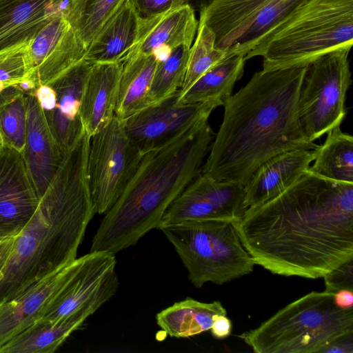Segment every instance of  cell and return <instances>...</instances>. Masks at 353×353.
<instances>
[{
  "mask_svg": "<svg viewBox=\"0 0 353 353\" xmlns=\"http://www.w3.org/2000/svg\"><path fill=\"white\" fill-rule=\"evenodd\" d=\"M235 225L256 265L279 275L323 277L353 259V183L307 170Z\"/></svg>",
  "mask_w": 353,
  "mask_h": 353,
  "instance_id": "obj_1",
  "label": "cell"
},
{
  "mask_svg": "<svg viewBox=\"0 0 353 353\" xmlns=\"http://www.w3.org/2000/svg\"><path fill=\"white\" fill-rule=\"evenodd\" d=\"M306 68L256 72L225 102L223 121L202 174L245 186L268 159L289 150L319 148L306 139L298 117Z\"/></svg>",
  "mask_w": 353,
  "mask_h": 353,
  "instance_id": "obj_2",
  "label": "cell"
},
{
  "mask_svg": "<svg viewBox=\"0 0 353 353\" xmlns=\"http://www.w3.org/2000/svg\"><path fill=\"white\" fill-rule=\"evenodd\" d=\"M90 137L64 153L32 219L15 239L0 273V305L77 259L95 214L88 176Z\"/></svg>",
  "mask_w": 353,
  "mask_h": 353,
  "instance_id": "obj_3",
  "label": "cell"
},
{
  "mask_svg": "<svg viewBox=\"0 0 353 353\" xmlns=\"http://www.w3.org/2000/svg\"><path fill=\"white\" fill-rule=\"evenodd\" d=\"M213 135L205 120L145 153L121 195L104 214L90 252L115 254L157 228L172 203L201 173Z\"/></svg>",
  "mask_w": 353,
  "mask_h": 353,
  "instance_id": "obj_4",
  "label": "cell"
},
{
  "mask_svg": "<svg viewBox=\"0 0 353 353\" xmlns=\"http://www.w3.org/2000/svg\"><path fill=\"white\" fill-rule=\"evenodd\" d=\"M353 44V0H307L246 57H263V71L307 65Z\"/></svg>",
  "mask_w": 353,
  "mask_h": 353,
  "instance_id": "obj_5",
  "label": "cell"
},
{
  "mask_svg": "<svg viewBox=\"0 0 353 353\" xmlns=\"http://www.w3.org/2000/svg\"><path fill=\"white\" fill-rule=\"evenodd\" d=\"M334 295L308 293L239 337L256 353L323 352L353 334V310L337 307Z\"/></svg>",
  "mask_w": 353,
  "mask_h": 353,
  "instance_id": "obj_6",
  "label": "cell"
},
{
  "mask_svg": "<svg viewBox=\"0 0 353 353\" xmlns=\"http://www.w3.org/2000/svg\"><path fill=\"white\" fill-rule=\"evenodd\" d=\"M173 245L196 288L222 285L250 274L255 265L243 245L235 223L196 219L159 227Z\"/></svg>",
  "mask_w": 353,
  "mask_h": 353,
  "instance_id": "obj_7",
  "label": "cell"
},
{
  "mask_svg": "<svg viewBox=\"0 0 353 353\" xmlns=\"http://www.w3.org/2000/svg\"><path fill=\"white\" fill-rule=\"evenodd\" d=\"M350 49L333 50L307 65L299 96L298 117L311 142L340 126L346 114L345 101L352 83Z\"/></svg>",
  "mask_w": 353,
  "mask_h": 353,
  "instance_id": "obj_8",
  "label": "cell"
},
{
  "mask_svg": "<svg viewBox=\"0 0 353 353\" xmlns=\"http://www.w3.org/2000/svg\"><path fill=\"white\" fill-rule=\"evenodd\" d=\"M306 1L214 0L199 13V24L212 30L216 46L228 55L245 57Z\"/></svg>",
  "mask_w": 353,
  "mask_h": 353,
  "instance_id": "obj_9",
  "label": "cell"
},
{
  "mask_svg": "<svg viewBox=\"0 0 353 353\" xmlns=\"http://www.w3.org/2000/svg\"><path fill=\"white\" fill-rule=\"evenodd\" d=\"M143 154L116 116L90 138L88 176L95 213L105 214L137 171Z\"/></svg>",
  "mask_w": 353,
  "mask_h": 353,
  "instance_id": "obj_10",
  "label": "cell"
},
{
  "mask_svg": "<svg viewBox=\"0 0 353 353\" xmlns=\"http://www.w3.org/2000/svg\"><path fill=\"white\" fill-rule=\"evenodd\" d=\"M179 95L178 90L123 121L126 134L142 154L170 143L208 120L217 108L212 102L179 104Z\"/></svg>",
  "mask_w": 353,
  "mask_h": 353,
  "instance_id": "obj_11",
  "label": "cell"
},
{
  "mask_svg": "<svg viewBox=\"0 0 353 353\" xmlns=\"http://www.w3.org/2000/svg\"><path fill=\"white\" fill-rule=\"evenodd\" d=\"M93 64L83 57L50 81L36 85L31 92L39 101L50 130L64 152L84 132L80 114L81 99Z\"/></svg>",
  "mask_w": 353,
  "mask_h": 353,
  "instance_id": "obj_12",
  "label": "cell"
},
{
  "mask_svg": "<svg viewBox=\"0 0 353 353\" xmlns=\"http://www.w3.org/2000/svg\"><path fill=\"white\" fill-rule=\"evenodd\" d=\"M248 209L244 186L199 174L172 203L158 228L196 219H221L236 223Z\"/></svg>",
  "mask_w": 353,
  "mask_h": 353,
  "instance_id": "obj_13",
  "label": "cell"
},
{
  "mask_svg": "<svg viewBox=\"0 0 353 353\" xmlns=\"http://www.w3.org/2000/svg\"><path fill=\"white\" fill-rule=\"evenodd\" d=\"M85 50L67 16L57 15L36 34L26 47V78H32L35 86L45 83L82 59Z\"/></svg>",
  "mask_w": 353,
  "mask_h": 353,
  "instance_id": "obj_14",
  "label": "cell"
},
{
  "mask_svg": "<svg viewBox=\"0 0 353 353\" xmlns=\"http://www.w3.org/2000/svg\"><path fill=\"white\" fill-rule=\"evenodd\" d=\"M39 201L22 153L3 145L0 148V239L19 235Z\"/></svg>",
  "mask_w": 353,
  "mask_h": 353,
  "instance_id": "obj_15",
  "label": "cell"
},
{
  "mask_svg": "<svg viewBox=\"0 0 353 353\" xmlns=\"http://www.w3.org/2000/svg\"><path fill=\"white\" fill-rule=\"evenodd\" d=\"M84 256L35 283L14 299L0 305V347L15 334L41 318L74 276Z\"/></svg>",
  "mask_w": 353,
  "mask_h": 353,
  "instance_id": "obj_16",
  "label": "cell"
},
{
  "mask_svg": "<svg viewBox=\"0 0 353 353\" xmlns=\"http://www.w3.org/2000/svg\"><path fill=\"white\" fill-rule=\"evenodd\" d=\"M119 281L108 285L67 318L51 323L39 319L0 347V353H52L117 292Z\"/></svg>",
  "mask_w": 353,
  "mask_h": 353,
  "instance_id": "obj_17",
  "label": "cell"
},
{
  "mask_svg": "<svg viewBox=\"0 0 353 353\" xmlns=\"http://www.w3.org/2000/svg\"><path fill=\"white\" fill-rule=\"evenodd\" d=\"M26 95L27 123L22 154L41 199L57 172L65 152L55 141L37 97L31 93Z\"/></svg>",
  "mask_w": 353,
  "mask_h": 353,
  "instance_id": "obj_18",
  "label": "cell"
},
{
  "mask_svg": "<svg viewBox=\"0 0 353 353\" xmlns=\"http://www.w3.org/2000/svg\"><path fill=\"white\" fill-rule=\"evenodd\" d=\"M316 156V150L296 149L264 161L244 186L245 205L256 207L279 196L308 170Z\"/></svg>",
  "mask_w": 353,
  "mask_h": 353,
  "instance_id": "obj_19",
  "label": "cell"
},
{
  "mask_svg": "<svg viewBox=\"0 0 353 353\" xmlns=\"http://www.w3.org/2000/svg\"><path fill=\"white\" fill-rule=\"evenodd\" d=\"M70 0H16L0 9V52L30 41L52 19L68 16Z\"/></svg>",
  "mask_w": 353,
  "mask_h": 353,
  "instance_id": "obj_20",
  "label": "cell"
},
{
  "mask_svg": "<svg viewBox=\"0 0 353 353\" xmlns=\"http://www.w3.org/2000/svg\"><path fill=\"white\" fill-rule=\"evenodd\" d=\"M198 26L195 12L188 6L140 17L136 41L122 62L137 53L150 54L152 48L160 44H167L172 49L181 45L191 47Z\"/></svg>",
  "mask_w": 353,
  "mask_h": 353,
  "instance_id": "obj_21",
  "label": "cell"
},
{
  "mask_svg": "<svg viewBox=\"0 0 353 353\" xmlns=\"http://www.w3.org/2000/svg\"><path fill=\"white\" fill-rule=\"evenodd\" d=\"M122 63H94L87 77L81 99V119L90 137L112 119Z\"/></svg>",
  "mask_w": 353,
  "mask_h": 353,
  "instance_id": "obj_22",
  "label": "cell"
},
{
  "mask_svg": "<svg viewBox=\"0 0 353 353\" xmlns=\"http://www.w3.org/2000/svg\"><path fill=\"white\" fill-rule=\"evenodd\" d=\"M139 19L134 0H124L87 47L84 58L94 63H121L136 41Z\"/></svg>",
  "mask_w": 353,
  "mask_h": 353,
  "instance_id": "obj_23",
  "label": "cell"
},
{
  "mask_svg": "<svg viewBox=\"0 0 353 353\" xmlns=\"http://www.w3.org/2000/svg\"><path fill=\"white\" fill-rule=\"evenodd\" d=\"M157 61L152 54L137 53L122 62L114 116L121 121L149 105V92Z\"/></svg>",
  "mask_w": 353,
  "mask_h": 353,
  "instance_id": "obj_24",
  "label": "cell"
},
{
  "mask_svg": "<svg viewBox=\"0 0 353 353\" xmlns=\"http://www.w3.org/2000/svg\"><path fill=\"white\" fill-rule=\"evenodd\" d=\"M246 59L242 54H232L201 76L183 95L178 103L212 102L223 105L232 96L234 85L243 74Z\"/></svg>",
  "mask_w": 353,
  "mask_h": 353,
  "instance_id": "obj_25",
  "label": "cell"
},
{
  "mask_svg": "<svg viewBox=\"0 0 353 353\" xmlns=\"http://www.w3.org/2000/svg\"><path fill=\"white\" fill-rule=\"evenodd\" d=\"M226 313L220 301L203 303L187 297L161 310L156 320L170 336L188 338L210 330L213 317Z\"/></svg>",
  "mask_w": 353,
  "mask_h": 353,
  "instance_id": "obj_26",
  "label": "cell"
},
{
  "mask_svg": "<svg viewBox=\"0 0 353 353\" xmlns=\"http://www.w3.org/2000/svg\"><path fill=\"white\" fill-rule=\"evenodd\" d=\"M316 150L314 164L308 171L327 179L353 183V137L340 126L330 130Z\"/></svg>",
  "mask_w": 353,
  "mask_h": 353,
  "instance_id": "obj_27",
  "label": "cell"
},
{
  "mask_svg": "<svg viewBox=\"0 0 353 353\" xmlns=\"http://www.w3.org/2000/svg\"><path fill=\"white\" fill-rule=\"evenodd\" d=\"M26 94L13 85L0 92V139L3 145L23 152L26 143Z\"/></svg>",
  "mask_w": 353,
  "mask_h": 353,
  "instance_id": "obj_28",
  "label": "cell"
},
{
  "mask_svg": "<svg viewBox=\"0 0 353 353\" xmlns=\"http://www.w3.org/2000/svg\"><path fill=\"white\" fill-rule=\"evenodd\" d=\"M123 1L70 0L68 20L85 49Z\"/></svg>",
  "mask_w": 353,
  "mask_h": 353,
  "instance_id": "obj_29",
  "label": "cell"
},
{
  "mask_svg": "<svg viewBox=\"0 0 353 353\" xmlns=\"http://www.w3.org/2000/svg\"><path fill=\"white\" fill-rule=\"evenodd\" d=\"M227 56L228 55L226 51L216 46L215 36L212 30L205 24H199L195 41L190 49L183 83L179 90V97L207 71Z\"/></svg>",
  "mask_w": 353,
  "mask_h": 353,
  "instance_id": "obj_30",
  "label": "cell"
},
{
  "mask_svg": "<svg viewBox=\"0 0 353 353\" xmlns=\"http://www.w3.org/2000/svg\"><path fill=\"white\" fill-rule=\"evenodd\" d=\"M191 47L179 46L163 62H157L150 92L149 105L168 97L179 90L183 83Z\"/></svg>",
  "mask_w": 353,
  "mask_h": 353,
  "instance_id": "obj_31",
  "label": "cell"
},
{
  "mask_svg": "<svg viewBox=\"0 0 353 353\" xmlns=\"http://www.w3.org/2000/svg\"><path fill=\"white\" fill-rule=\"evenodd\" d=\"M26 42L0 52V82L5 85H17L28 74Z\"/></svg>",
  "mask_w": 353,
  "mask_h": 353,
  "instance_id": "obj_32",
  "label": "cell"
},
{
  "mask_svg": "<svg viewBox=\"0 0 353 353\" xmlns=\"http://www.w3.org/2000/svg\"><path fill=\"white\" fill-rule=\"evenodd\" d=\"M352 262L351 259L323 276L325 290L334 294L342 289L353 290Z\"/></svg>",
  "mask_w": 353,
  "mask_h": 353,
  "instance_id": "obj_33",
  "label": "cell"
},
{
  "mask_svg": "<svg viewBox=\"0 0 353 353\" xmlns=\"http://www.w3.org/2000/svg\"><path fill=\"white\" fill-rule=\"evenodd\" d=\"M140 17H148L172 8L173 0H134Z\"/></svg>",
  "mask_w": 353,
  "mask_h": 353,
  "instance_id": "obj_34",
  "label": "cell"
},
{
  "mask_svg": "<svg viewBox=\"0 0 353 353\" xmlns=\"http://www.w3.org/2000/svg\"><path fill=\"white\" fill-rule=\"evenodd\" d=\"M232 323L224 314H216L213 317L210 328L212 334L216 339H222L228 337L232 332Z\"/></svg>",
  "mask_w": 353,
  "mask_h": 353,
  "instance_id": "obj_35",
  "label": "cell"
},
{
  "mask_svg": "<svg viewBox=\"0 0 353 353\" xmlns=\"http://www.w3.org/2000/svg\"><path fill=\"white\" fill-rule=\"evenodd\" d=\"M353 334L342 338L326 347L323 352H353Z\"/></svg>",
  "mask_w": 353,
  "mask_h": 353,
  "instance_id": "obj_36",
  "label": "cell"
},
{
  "mask_svg": "<svg viewBox=\"0 0 353 353\" xmlns=\"http://www.w3.org/2000/svg\"><path fill=\"white\" fill-rule=\"evenodd\" d=\"M334 302L335 305L342 309H352L353 290L342 289L334 293Z\"/></svg>",
  "mask_w": 353,
  "mask_h": 353,
  "instance_id": "obj_37",
  "label": "cell"
},
{
  "mask_svg": "<svg viewBox=\"0 0 353 353\" xmlns=\"http://www.w3.org/2000/svg\"><path fill=\"white\" fill-rule=\"evenodd\" d=\"M17 236L0 239V273L9 259Z\"/></svg>",
  "mask_w": 353,
  "mask_h": 353,
  "instance_id": "obj_38",
  "label": "cell"
},
{
  "mask_svg": "<svg viewBox=\"0 0 353 353\" xmlns=\"http://www.w3.org/2000/svg\"><path fill=\"white\" fill-rule=\"evenodd\" d=\"M214 0H173L172 8L182 6H190L194 12L199 13L205 9Z\"/></svg>",
  "mask_w": 353,
  "mask_h": 353,
  "instance_id": "obj_39",
  "label": "cell"
},
{
  "mask_svg": "<svg viewBox=\"0 0 353 353\" xmlns=\"http://www.w3.org/2000/svg\"><path fill=\"white\" fill-rule=\"evenodd\" d=\"M172 52V48L167 44H160L154 47L150 52L157 62H163L166 61Z\"/></svg>",
  "mask_w": 353,
  "mask_h": 353,
  "instance_id": "obj_40",
  "label": "cell"
},
{
  "mask_svg": "<svg viewBox=\"0 0 353 353\" xmlns=\"http://www.w3.org/2000/svg\"><path fill=\"white\" fill-rule=\"evenodd\" d=\"M14 1L16 0H0V9L4 8Z\"/></svg>",
  "mask_w": 353,
  "mask_h": 353,
  "instance_id": "obj_41",
  "label": "cell"
},
{
  "mask_svg": "<svg viewBox=\"0 0 353 353\" xmlns=\"http://www.w3.org/2000/svg\"><path fill=\"white\" fill-rule=\"evenodd\" d=\"M3 146V144H2V142H1V140L0 139V148Z\"/></svg>",
  "mask_w": 353,
  "mask_h": 353,
  "instance_id": "obj_42",
  "label": "cell"
}]
</instances>
